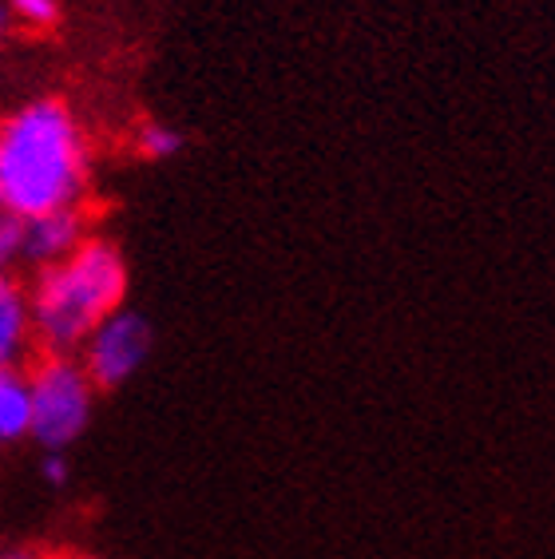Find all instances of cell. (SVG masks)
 Instances as JSON below:
<instances>
[{
    "label": "cell",
    "mask_w": 555,
    "mask_h": 559,
    "mask_svg": "<svg viewBox=\"0 0 555 559\" xmlns=\"http://www.w3.org/2000/svg\"><path fill=\"white\" fill-rule=\"evenodd\" d=\"M92 171L84 128L60 99H33L0 119V211L36 218L80 206Z\"/></svg>",
    "instance_id": "6da1fadb"
},
{
    "label": "cell",
    "mask_w": 555,
    "mask_h": 559,
    "mask_svg": "<svg viewBox=\"0 0 555 559\" xmlns=\"http://www.w3.org/2000/svg\"><path fill=\"white\" fill-rule=\"evenodd\" d=\"M128 298V262L116 242L87 238L68 259L40 270L28 290L33 342L48 354H80V345Z\"/></svg>",
    "instance_id": "7a4b0ae2"
},
{
    "label": "cell",
    "mask_w": 555,
    "mask_h": 559,
    "mask_svg": "<svg viewBox=\"0 0 555 559\" xmlns=\"http://www.w3.org/2000/svg\"><path fill=\"white\" fill-rule=\"evenodd\" d=\"M28 393H33V437L44 452H64L80 441L96 409L92 377L84 373L80 357L48 354L40 366L28 373Z\"/></svg>",
    "instance_id": "3957f363"
},
{
    "label": "cell",
    "mask_w": 555,
    "mask_h": 559,
    "mask_svg": "<svg viewBox=\"0 0 555 559\" xmlns=\"http://www.w3.org/2000/svg\"><path fill=\"white\" fill-rule=\"evenodd\" d=\"M151 345H155V334H151L147 318L119 306L80 345V366H84L96 389H119L147 366Z\"/></svg>",
    "instance_id": "277c9868"
},
{
    "label": "cell",
    "mask_w": 555,
    "mask_h": 559,
    "mask_svg": "<svg viewBox=\"0 0 555 559\" xmlns=\"http://www.w3.org/2000/svg\"><path fill=\"white\" fill-rule=\"evenodd\" d=\"M87 215L80 206H64V211H48V215L24 218L21 223V259L36 262V266H52V262L68 259L72 250L87 242Z\"/></svg>",
    "instance_id": "5b68a950"
},
{
    "label": "cell",
    "mask_w": 555,
    "mask_h": 559,
    "mask_svg": "<svg viewBox=\"0 0 555 559\" xmlns=\"http://www.w3.org/2000/svg\"><path fill=\"white\" fill-rule=\"evenodd\" d=\"M28 345H33L28 290H21L9 274H0V369L21 366V357Z\"/></svg>",
    "instance_id": "8992f818"
},
{
    "label": "cell",
    "mask_w": 555,
    "mask_h": 559,
    "mask_svg": "<svg viewBox=\"0 0 555 559\" xmlns=\"http://www.w3.org/2000/svg\"><path fill=\"white\" fill-rule=\"evenodd\" d=\"M33 432V393H28V373L21 366L0 369V449L16 444Z\"/></svg>",
    "instance_id": "52a82bcc"
},
{
    "label": "cell",
    "mask_w": 555,
    "mask_h": 559,
    "mask_svg": "<svg viewBox=\"0 0 555 559\" xmlns=\"http://www.w3.org/2000/svg\"><path fill=\"white\" fill-rule=\"evenodd\" d=\"M182 143H187L182 140V131L172 128V123H160V119H147L135 135V151L151 163L175 159V155L182 151Z\"/></svg>",
    "instance_id": "ba28073f"
},
{
    "label": "cell",
    "mask_w": 555,
    "mask_h": 559,
    "mask_svg": "<svg viewBox=\"0 0 555 559\" xmlns=\"http://www.w3.org/2000/svg\"><path fill=\"white\" fill-rule=\"evenodd\" d=\"M9 9L33 33H44V28H52L60 21V4L56 0H9Z\"/></svg>",
    "instance_id": "9c48e42d"
},
{
    "label": "cell",
    "mask_w": 555,
    "mask_h": 559,
    "mask_svg": "<svg viewBox=\"0 0 555 559\" xmlns=\"http://www.w3.org/2000/svg\"><path fill=\"white\" fill-rule=\"evenodd\" d=\"M16 259H21V218L0 211V274H9Z\"/></svg>",
    "instance_id": "30bf717a"
},
{
    "label": "cell",
    "mask_w": 555,
    "mask_h": 559,
    "mask_svg": "<svg viewBox=\"0 0 555 559\" xmlns=\"http://www.w3.org/2000/svg\"><path fill=\"white\" fill-rule=\"evenodd\" d=\"M40 473L48 485H64L68 480V461H64V452H44V464H40Z\"/></svg>",
    "instance_id": "8fae6325"
},
{
    "label": "cell",
    "mask_w": 555,
    "mask_h": 559,
    "mask_svg": "<svg viewBox=\"0 0 555 559\" xmlns=\"http://www.w3.org/2000/svg\"><path fill=\"white\" fill-rule=\"evenodd\" d=\"M0 559H36L28 548H0Z\"/></svg>",
    "instance_id": "7c38bea8"
},
{
    "label": "cell",
    "mask_w": 555,
    "mask_h": 559,
    "mask_svg": "<svg viewBox=\"0 0 555 559\" xmlns=\"http://www.w3.org/2000/svg\"><path fill=\"white\" fill-rule=\"evenodd\" d=\"M4 21H9V12L0 9V36H4Z\"/></svg>",
    "instance_id": "4fadbf2b"
}]
</instances>
